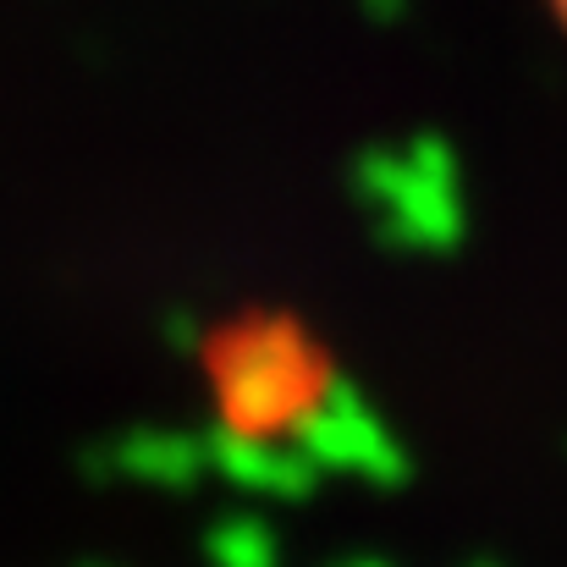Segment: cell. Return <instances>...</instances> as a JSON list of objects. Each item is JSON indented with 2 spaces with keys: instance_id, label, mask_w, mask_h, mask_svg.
Listing matches in <instances>:
<instances>
[{
  "instance_id": "cell-1",
  "label": "cell",
  "mask_w": 567,
  "mask_h": 567,
  "mask_svg": "<svg viewBox=\"0 0 567 567\" xmlns=\"http://www.w3.org/2000/svg\"><path fill=\"white\" fill-rule=\"evenodd\" d=\"M215 391L243 435H281L287 424H315L331 413L337 380L326 353L303 342L292 320H243L209 348Z\"/></svg>"
},
{
  "instance_id": "cell-2",
  "label": "cell",
  "mask_w": 567,
  "mask_h": 567,
  "mask_svg": "<svg viewBox=\"0 0 567 567\" xmlns=\"http://www.w3.org/2000/svg\"><path fill=\"white\" fill-rule=\"evenodd\" d=\"M551 11H557V17H563V28H567V0H551Z\"/></svg>"
}]
</instances>
